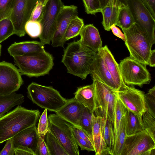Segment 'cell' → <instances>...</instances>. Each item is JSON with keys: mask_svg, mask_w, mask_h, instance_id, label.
Wrapping results in <instances>:
<instances>
[{"mask_svg": "<svg viewBox=\"0 0 155 155\" xmlns=\"http://www.w3.org/2000/svg\"><path fill=\"white\" fill-rule=\"evenodd\" d=\"M97 54V52L78 41L68 44L61 62L68 73L84 80L91 73Z\"/></svg>", "mask_w": 155, "mask_h": 155, "instance_id": "1", "label": "cell"}, {"mask_svg": "<svg viewBox=\"0 0 155 155\" xmlns=\"http://www.w3.org/2000/svg\"><path fill=\"white\" fill-rule=\"evenodd\" d=\"M38 110L28 109L19 105L0 117V144L12 138L21 131L36 125Z\"/></svg>", "mask_w": 155, "mask_h": 155, "instance_id": "2", "label": "cell"}, {"mask_svg": "<svg viewBox=\"0 0 155 155\" xmlns=\"http://www.w3.org/2000/svg\"><path fill=\"white\" fill-rule=\"evenodd\" d=\"M13 57L21 75L30 77L48 74L54 65L53 57L45 51Z\"/></svg>", "mask_w": 155, "mask_h": 155, "instance_id": "3", "label": "cell"}, {"mask_svg": "<svg viewBox=\"0 0 155 155\" xmlns=\"http://www.w3.org/2000/svg\"><path fill=\"white\" fill-rule=\"evenodd\" d=\"M122 31L130 56L142 64L148 65L152 45L145 33L135 23L129 28Z\"/></svg>", "mask_w": 155, "mask_h": 155, "instance_id": "4", "label": "cell"}, {"mask_svg": "<svg viewBox=\"0 0 155 155\" xmlns=\"http://www.w3.org/2000/svg\"><path fill=\"white\" fill-rule=\"evenodd\" d=\"M27 96L40 107L55 112L66 103L67 99L59 91L51 86L32 82L27 87Z\"/></svg>", "mask_w": 155, "mask_h": 155, "instance_id": "5", "label": "cell"}, {"mask_svg": "<svg viewBox=\"0 0 155 155\" xmlns=\"http://www.w3.org/2000/svg\"><path fill=\"white\" fill-rule=\"evenodd\" d=\"M90 74L92 80L95 96L97 116L107 115L114 125L116 91L103 82L93 72Z\"/></svg>", "mask_w": 155, "mask_h": 155, "instance_id": "6", "label": "cell"}, {"mask_svg": "<svg viewBox=\"0 0 155 155\" xmlns=\"http://www.w3.org/2000/svg\"><path fill=\"white\" fill-rule=\"evenodd\" d=\"M49 130L57 138L68 155H79L78 146L72 131L73 125L56 114L48 116Z\"/></svg>", "mask_w": 155, "mask_h": 155, "instance_id": "7", "label": "cell"}, {"mask_svg": "<svg viewBox=\"0 0 155 155\" xmlns=\"http://www.w3.org/2000/svg\"><path fill=\"white\" fill-rule=\"evenodd\" d=\"M119 65L123 80L127 85L142 87L143 85L150 83V74L147 68V65L130 56L121 60Z\"/></svg>", "mask_w": 155, "mask_h": 155, "instance_id": "8", "label": "cell"}, {"mask_svg": "<svg viewBox=\"0 0 155 155\" xmlns=\"http://www.w3.org/2000/svg\"><path fill=\"white\" fill-rule=\"evenodd\" d=\"M64 5L61 0H47L39 21L42 31L39 38L44 45L49 44L55 31L59 14Z\"/></svg>", "mask_w": 155, "mask_h": 155, "instance_id": "9", "label": "cell"}, {"mask_svg": "<svg viewBox=\"0 0 155 155\" xmlns=\"http://www.w3.org/2000/svg\"><path fill=\"white\" fill-rule=\"evenodd\" d=\"M155 140L145 130L127 136L120 155H150L155 151Z\"/></svg>", "mask_w": 155, "mask_h": 155, "instance_id": "10", "label": "cell"}, {"mask_svg": "<svg viewBox=\"0 0 155 155\" xmlns=\"http://www.w3.org/2000/svg\"><path fill=\"white\" fill-rule=\"evenodd\" d=\"M135 23L145 33L152 46L155 43V19L141 0H127Z\"/></svg>", "mask_w": 155, "mask_h": 155, "instance_id": "11", "label": "cell"}, {"mask_svg": "<svg viewBox=\"0 0 155 155\" xmlns=\"http://www.w3.org/2000/svg\"><path fill=\"white\" fill-rule=\"evenodd\" d=\"M38 2V0H15L9 17L14 25V35L20 37L25 35V25Z\"/></svg>", "mask_w": 155, "mask_h": 155, "instance_id": "12", "label": "cell"}, {"mask_svg": "<svg viewBox=\"0 0 155 155\" xmlns=\"http://www.w3.org/2000/svg\"><path fill=\"white\" fill-rule=\"evenodd\" d=\"M19 70L12 64L0 62V95H6L17 91L23 81Z\"/></svg>", "mask_w": 155, "mask_h": 155, "instance_id": "13", "label": "cell"}, {"mask_svg": "<svg viewBox=\"0 0 155 155\" xmlns=\"http://www.w3.org/2000/svg\"><path fill=\"white\" fill-rule=\"evenodd\" d=\"M117 97L127 109L138 117L142 118L147 111L143 91L135 88L134 86L116 91Z\"/></svg>", "mask_w": 155, "mask_h": 155, "instance_id": "14", "label": "cell"}, {"mask_svg": "<svg viewBox=\"0 0 155 155\" xmlns=\"http://www.w3.org/2000/svg\"><path fill=\"white\" fill-rule=\"evenodd\" d=\"M77 14V6H63L58 15L55 30L51 41L52 46L64 47L66 42L64 35L68 27L71 20Z\"/></svg>", "mask_w": 155, "mask_h": 155, "instance_id": "15", "label": "cell"}, {"mask_svg": "<svg viewBox=\"0 0 155 155\" xmlns=\"http://www.w3.org/2000/svg\"><path fill=\"white\" fill-rule=\"evenodd\" d=\"M85 107L74 97L67 100L65 104L55 112L74 126L81 128L80 119Z\"/></svg>", "mask_w": 155, "mask_h": 155, "instance_id": "16", "label": "cell"}, {"mask_svg": "<svg viewBox=\"0 0 155 155\" xmlns=\"http://www.w3.org/2000/svg\"><path fill=\"white\" fill-rule=\"evenodd\" d=\"M102 117L92 114L91 140L96 155H110L105 143L102 134Z\"/></svg>", "mask_w": 155, "mask_h": 155, "instance_id": "17", "label": "cell"}, {"mask_svg": "<svg viewBox=\"0 0 155 155\" xmlns=\"http://www.w3.org/2000/svg\"><path fill=\"white\" fill-rule=\"evenodd\" d=\"M97 52L103 58L106 66L119 91L127 88L128 86L126 85L123 80L119 65L116 61L107 46L105 45L102 47Z\"/></svg>", "mask_w": 155, "mask_h": 155, "instance_id": "18", "label": "cell"}, {"mask_svg": "<svg viewBox=\"0 0 155 155\" xmlns=\"http://www.w3.org/2000/svg\"><path fill=\"white\" fill-rule=\"evenodd\" d=\"M39 137L37 128L34 125L21 131L12 139L14 148L22 146L30 149L35 153Z\"/></svg>", "mask_w": 155, "mask_h": 155, "instance_id": "19", "label": "cell"}, {"mask_svg": "<svg viewBox=\"0 0 155 155\" xmlns=\"http://www.w3.org/2000/svg\"><path fill=\"white\" fill-rule=\"evenodd\" d=\"M79 35L80 42L94 51L102 47V41L98 30L92 24L84 25Z\"/></svg>", "mask_w": 155, "mask_h": 155, "instance_id": "20", "label": "cell"}, {"mask_svg": "<svg viewBox=\"0 0 155 155\" xmlns=\"http://www.w3.org/2000/svg\"><path fill=\"white\" fill-rule=\"evenodd\" d=\"M124 6L119 0H108L101 12L103 16L102 24L105 30L110 31V26L115 25L119 11Z\"/></svg>", "mask_w": 155, "mask_h": 155, "instance_id": "21", "label": "cell"}, {"mask_svg": "<svg viewBox=\"0 0 155 155\" xmlns=\"http://www.w3.org/2000/svg\"><path fill=\"white\" fill-rule=\"evenodd\" d=\"M44 45L40 41H36L15 42L8 49L12 56H21L37 51H45Z\"/></svg>", "mask_w": 155, "mask_h": 155, "instance_id": "22", "label": "cell"}, {"mask_svg": "<svg viewBox=\"0 0 155 155\" xmlns=\"http://www.w3.org/2000/svg\"><path fill=\"white\" fill-rule=\"evenodd\" d=\"M75 98L92 113L96 109L95 93L93 84L80 87L74 93Z\"/></svg>", "mask_w": 155, "mask_h": 155, "instance_id": "23", "label": "cell"}, {"mask_svg": "<svg viewBox=\"0 0 155 155\" xmlns=\"http://www.w3.org/2000/svg\"><path fill=\"white\" fill-rule=\"evenodd\" d=\"M96 74L105 84L115 91L119 89L108 70L103 58L97 52L91 72Z\"/></svg>", "mask_w": 155, "mask_h": 155, "instance_id": "24", "label": "cell"}, {"mask_svg": "<svg viewBox=\"0 0 155 155\" xmlns=\"http://www.w3.org/2000/svg\"><path fill=\"white\" fill-rule=\"evenodd\" d=\"M102 117V131L104 139L110 155H113L115 141L113 125L107 115Z\"/></svg>", "mask_w": 155, "mask_h": 155, "instance_id": "25", "label": "cell"}, {"mask_svg": "<svg viewBox=\"0 0 155 155\" xmlns=\"http://www.w3.org/2000/svg\"><path fill=\"white\" fill-rule=\"evenodd\" d=\"M24 96L15 92L8 95H0V117L16 105L24 101Z\"/></svg>", "mask_w": 155, "mask_h": 155, "instance_id": "26", "label": "cell"}, {"mask_svg": "<svg viewBox=\"0 0 155 155\" xmlns=\"http://www.w3.org/2000/svg\"><path fill=\"white\" fill-rule=\"evenodd\" d=\"M126 131L127 136L144 130L142 118L127 110L125 115Z\"/></svg>", "mask_w": 155, "mask_h": 155, "instance_id": "27", "label": "cell"}, {"mask_svg": "<svg viewBox=\"0 0 155 155\" xmlns=\"http://www.w3.org/2000/svg\"><path fill=\"white\" fill-rule=\"evenodd\" d=\"M72 130L76 142L81 150L94 152L91 139L87 134L81 129L74 126Z\"/></svg>", "mask_w": 155, "mask_h": 155, "instance_id": "28", "label": "cell"}, {"mask_svg": "<svg viewBox=\"0 0 155 155\" xmlns=\"http://www.w3.org/2000/svg\"><path fill=\"white\" fill-rule=\"evenodd\" d=\"M44 140L50 155H68L57 138L49 130L45 136Z\"/></svg>", "mask_w": 155, "mask_h": 155, "instance_id": "29", "label": "cell"}, {"mask_svg": "<svg viewBox=\"0 0 155 155\" xmlns=\"http://www.w3.org/2000/svg\"><path fill=\"white\" fill-rule=\"evenodd\" d=\"M135 22L132 14L127 6H123L119 13L115 25L122 30L130 27Z\"/></svg>", "mask_w": 155, "mask_h": 155, "instance_id": "30", "label": "cell"}, {"mask_svg": "<svg viewBox=\"0 0 155 155\" xmlns=\"http://www.w3.org/2000/svg\"><path fill=\"white\" fill-rule=\"evenodd\" d=\"M84 25L83 19L77 15L71 21L64 35L65 41L74 38L79 34Z\"/></svg>", "mask_w": 155, "mask_h": 155, "instance_id": "31", "label": "cell"}, {"mask_svg": "<svg viewBox=\"0 0 155 155\" xmlns=\"http://www.w3.org/2000/svg\"><path fill=\"white\" fill-rule=\"evenodd\" d=\"M125 115L121 118L115 139L113 155H120L126 136Z\"/></svg>", "mask_w": 155, "mask_h": 155, "instance_id": "32", "label": "cell"}, {"mask_svg": "<svg viewBox=\"0 0 155 155\" xmlns=\"http://www.w3.org/2000/svg\"><path fill=\"white\" fill-rule=\"evenodd\" d=\"M14 33V25L9 17L0 20V44Z\"/></svg>", "mask_w": 155, "mask_h": 155, "instance_id": "33", "label": "cell"}, {"mask_svg": "<svg viewBox=\"0 0 155 155\" xmlns=\"http://www.w3.org/2000/svg\"><path fill=\"white\" fill-rule=\"evenodd\" d=\"M127 110V109L117 95L115 102L114 121L113 125L115 139L121 120L123 117L125 115Z\"/></svg>", "mask_w": 155, "mask_h": 155, "instance_id": "34", "label": "cell"}, {"mask_svg": "<svg viewBox=\"0 0 155 155\" xmlns=\"http://www.w3.org/2000/svg\"><path fill=\"white\" fill-rule=\"evenodd\" d=\"M90 110L85 107L81 115L79 125L81 129L89 137L92 136V114Z\"/></svg>", "mask_w": 155, "mask_h": 155, "instance_id": "35", "label": "cell"}, {"mask_svg": "<svg viewBox=\"0 0 155 155\" xmlns=\"http://www.w3.org/2000/svg\"><path fill=\"white\" fill-rule=\"evenodd\" d=\"M142 120L144 130L155 140V118L146 111L142 116Z\"/></svg>", "mask_w": 155, "mask_h": 155, "instance_id": "36", "label": "cell"}, {"mask_svg": "<svg viewBox=\"0 0 155 155\" xmlns=\"http://www.w3.org/2000/svg\"><path fill=\"white\" fill-rule=\"evenodd\" d=\"M25 29L26 33L32 38L39 37L42 31L41 26L38 21L29 20L25 24Z\"/></svg>", "mask_w": 155, "mask_h": 155, "instance_id": "37", "label": "cell"}, {"mask_svg": "<svg viewBox=\"0 0 155 155\" xmlns=\"http://www.w3.org/2000/svg\"><path fill=\"white\" fill-rule=\"evenodd\" d=\"M145 103L147 111L155 118V86L145 94Z\"/></svg>", "mask_w": 155, "mask_h": 155, "instance_id": "38", "label": "cell"}, {"mask_svg": "<svg viewBox=\"0 0 155 155\" xmlns=\"http://www.w3.org/2000/svg\"><path fill=\"white\" fill-rule=\"evenodd\" d=\"M37 130L39 136L44 139L46 134L49 130L47 110L46 109H45L40 117Z\"/></svg>", "mask_w": 155, "mask_h": 155, "instance_id": "39", "label": "cell"}, {"mask_svg": "<svg viewBox=\"0 0 155 155\" xmlns=\"http://www.w3.org/2000/svg\"><path fill=\"white\" fill-rule=\"evenodd\" d=\"M15 0H0V20L9 17Z\"/></svg>", "mask_w": 155, "mask_h": 155, "instance_id": "40", "label": "cell"}, {"mask_svg": "<svg viewBox=\"0 0 155 155\" xmlns=\"http://www.w3.org/2000/svg\"><path fill=\"white\" fill-rule=\"evenodd\" d=\"M85 12L89 14L94 15L101 12V9L98 0H82Z\"/></svg>", "mask_w": 155, "mask_h": 155, "instance_id": "41", "label": "cell"}, {"mask_svg": "<svg viewBox=\"0 0 155 155\" xmlns=\"http://www.w3.org/2000/svg\"><path fill=\"white\" fill-rule=\"evenodd\" d=\"M35 155H50L44 139L39 137Z\"/></svg>", "mask_w": 155, "mask_h": 155, "instance_id": "42", "label": "cell"}, {"mask_svg": "<svg viewBox=\"0 0 155 155\" xmlns=\"http://www.w3.org/2000/svg\"><path fill=\"white\" fill-rule=\"evenodd\" d=\"M44 5L38 2L33 9L29 20L39 21L42 14Z\"/></svg>", "mask_w": 155, "mask_h": 155, "instance_id": "43", "label": "cell"}, {"mask_svg": "<svg viewBox=\"0 0 155 155\" xmlns=\"http://www.w3.org/2000/svg\"><path fill=\"white\" fill-rule=\"evenodd\" d=\"M15 148L12 138L6 141L5 144L0 152V155H15Z\"/></svg>", "mask_w": 155, "mask_h": 155, "instance_id": "44", "label": "cell"}, {"mask_svg": "<svg viewBox=\"0 0 155 155\" xmlns=\"http://www.w3.org/2000/svg\"><path fill=\"white\" fill-rule=\"evenodd\" d=\"M15 155H35V153L28 147L19 146L15 148Z\"/></svg>", "mask_w": 155, "mask_h": 155, "instance_id": "45", "label": "cell"}, {"mask_svg": "<svg viewBox=\"0 0 155 155\" xmlns=\"http://www.w3.org/2000/svg\"><path fill=\"white\" fill-rule=\"evenodd\" d=\"M155 19V0H141Z\"/></svg>", "mask_w": 155, "mask_h": 155, "instance_id": "46", "label": "cell"}, {"mask_svg": "<svg viewBox=\"0 0 155 155\" xmlns=\"http://www.w3.org/2000/svg\"><path fill=\"white\" fill-rule=\"evenodd\" d=\"M110 28L113 34L115 36L121 39L124 41H125V37L124 34L122 32L119 28L116 27L115 24L112 25L110 27Z\"/></svg>", "mask_w": 155, "mask_h": 155, "instance_id": "47", "label": "cell"}, {"mask_svg": "<svg viewBox=\"0 0 155 155\" xmlns=\"http://www.w3.org/2000/svg\"><path fill=\"white\" fill-rule=\"evenodd\" d=\"M148 65L151 67L155 66V50H151L148 60Z\"/></svg>", "mask_w": 155, "mask_h": 155, "instance_id": "48", "label": "cell"}, {"mask_svg": "<svg viewBox=\"0 0 155 155\" xmlns=\"http://www.w3.org/2000/svg\"><path fill=\"white\" fill-rule=\"evenodd\" d=\"M100 2L101 9L106 5L109 0H98ZM125 6H127V0H119Z\"/></svg>", "mask_w": 155, "mask_h": 155, "instance_id": "49", "label": "cell"}, {"mask_svg": "<svg viewBox=\"0 0 155 155\" xmlns=\"http://www.w3.org/2000/svg\"><path fill=\"white\" fill-rule=\"evenodd\" d=\"M47 0H38V2L41 3L43 5H44Z\"/></svg>", "mask_w": 155, "mask_h": 155, "instance_id": "50", "label": "cell"}]
</instances>
